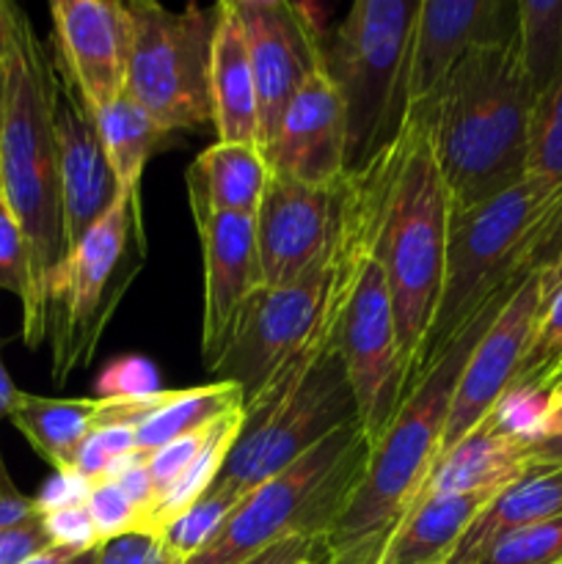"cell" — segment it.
<instances>
[{
    "label": "cell",
    "mask_w": 562,
    "mask_h": 564,
    "mask_svg": "<svg viewBox=\"0 0 562 564\" xmlns=\"http://www.w3.org/2000/svg\"><path fill=\"white\" fill-rule=\"evenodd\" d=\"M510 292L496 297L477 323L422 375L402 400L378 444L369 446L361 482L334 527L317 540L312 564H378L397 529L417 510L444 444L452 394L468 352L501 312Z\"/></svg>",
    "instance_id": "cell-1"
},
{
    "label": "cell",
    "mask_w": 562,
    "mask_h": 564,
    "mask_svg": "<svg viewBox=\"0 0 562 564\" xmlns=\"http://www.w3.org/2000/svg\"><path fill=\"white\" fill-rule=\"evenodd\" d=\"M532 105L512 39L472 50L424 108L408 110L428 127L452 213L527 180Z\"/></svg>",
    "instance_id": "cell-2"
},
{
    "label": "cell",
    "mask_w": 562,
    "mask_h": 564,
    "mask_svg": "<svg viewBox=\"0 0 562 564\" xmlns=\"http://www.w3.org/2000/svg\"><path fill=\"white\" fill-rule=\"evenodd\" d=\"M0 187L25 231L31 251L36 319L47 339V286L64 262L55 102L58 72L17 3L9 9V53L3 61Z\"/></svg>",
    "instance_id": "cell-3"
},
{
    "label": "cell",
    "mask_w": 562,
    "mask_h": 564,
    "mask_svg": "<svg viewBox=\"0 0 562 564\" xmlns=\"http://www.w3.org/2000/svg\"><path fill=\"white\" fill-rule=\"evenodd\" d=\"M378 154L375 257L389 281L397 339L411 391L419 352L439 303L452 204L422 119L406 116L395 141Z\"/></svg>",
    "instance_id": "cell-4"
},
{
    "label": "cell",
    "mask_w": 562,
    "mask_h": 564,
    "mask_svg": "<svg viewBox=\"0 0 562 564\" xmlns=\"http://www.w3.org/2000/svg\"><path fill=\"white\" fill-rule=\"evenodd\" d=\"M551 198L554 191L527 176L490 202L450 215L439 303L419 352L411 389L496 297L521 284L527 275L529 242L551 207Z\"/></svg>",
    "instance_id": "cell-5"
},
{
    "label": "cell",
    "mask_w": 562,
    "mask_h": 564,
    "mask_svg": "<svg viewBox=\"0 0 562 564\" xmlns=\"http://www.w3.org/2000/svg\"><path fill=\"white\" fill-rule=\"evenodd\" d=\"M422 0H356L320 39V66L336 86L347 124V169L389 147L406 121L413 25Z\"/></svg>",
    "instance_id": "cell-6"
},
{
    "label": "cell",
    "mask_w": 562,
    "mask_h": 564,
    "mask_svg": "<svg viewBox=\"0 0 562 564\" xmlns=\"http://www.w3.org/2000/svg\"><path fill=\"white\" fill-rule=\"evenodd\" d=\"M367 457L361 424H345L248 494L213 543L185 564H242L284 540H320L361 482Z\"/></svg>",
    "instance_id": "cell-7"
},
{
    "label": "cell",
    "mask_w": 562,
    "mask_h": 564,
    "mask_svg": "<svg viewBox=\"0 0 562 564\" xmlns=\"http://www.w3.org/2000/svg\"><path fill=\"white\" fill-rule=\"evenodd\" d=\"M147 251L141 193H121L58 264L47 286L55 383H66L75 369L91 364L105 328L147 262Z\"/></svg>",
    "instance_id": "cell-8"
},
{
    "label": "cell",
    "mask_w": 562,
    "mask_h": 564,
    "mask_svg": "<svg viewBox=\"0 0 562 564\" xmlns=\"http://www.w3.org/2000/svg\"><path fill=\"white\" fill-rule=\"evenodd\" d=\"M132 42L127 97L171 135L213 121L209 53L218 22L215 6L174 11L158 0H130Z\"/></svg>",
    "instance_id": "cell-9"
},
{
    "label": "cell",
    "mask_w": 562,
    "mask_h": 564,
    "mask_svg": "<svg viewBox=\"0 0 562 564\" xmlns=\"http://www.w3.org/2000/svg\"><path fill=\"white\" fill-rule=\"evenodd\" d=\"M350 422H358L356 400L347 383L345 364L331 347L284 402L259 422L242 424L240 438L213 488L246 499L259 485L290 468L320 441Z\"/></svg>",
    "instance_id": "cell-10"
},
{
    "label": "cell",
    "mask_w": 562,
    "mask_h": 564,
    "mask_svg": "<svg viewBox=\"0 0 562 564\" xmlns=\"http://www.w3.org/2000/svg\"><path fill=\"white\" fill-rule=\"evenodd\" d=\"M345 198L347 174L331 185H306L270 174L253 215L264 286H287L303 279L334 251L345 218Z\"/></svg>",
    "instance_id": "cell-11"
},
{
    "label": "cell",
    "mask_w": 562,
    "mask_h": 564,
    "mask_svg": "<svg viewBox=\"0 0 562 564\" xmlns=\"http://www.w3.org/2000/svg\"><path fill=\"white\" fill-rule=\"evenodd\" d=\"M55 53L61 80L77 94L88 113L127 94L132 20L121 0H55Z\"/></svg>",
    "instance_id": "cell-12"
},
{
    "label": "cell",
    "mask_w": 562,
    "mask_h": 564,
    "mask_svg": "<svg viewBox=\"0 0 562 564\" xmlns=\"http://www.w3.org/2000/svg\"><path fill=\"white\" fill-rule=\"evenodd\" d=\"M540 301H543V275L540 270H532L510 292L501 312L468 352L455 394H452L441 455L450 452L463 435L472 433L479 422H485L499 397L516 383L518 369L532 341Z\"/></svg>",
    "instance_id": "cell-13"
},
{
    "label": "cell",
    "mask_w": 562,
    "mask_h": 564,
    "mask_svg": "<svg viewBox=\"0 0 562 564\" xmlns=\"http://www.w3.org/2000/svg\"><path fill=\"white\" fill-rule=\"evenodd\" d=\"M518 33V0H422L408 66V110L424 108L457 64L477 47Z\"/></svg>",
    "instance_id": "cell-14"
},
{
    "label": "cell",
    "mask_w": 562,
    "mask_h": 564,
    "mask_svg": "<svg viewBox=\"0 0 562 564\" xmlns=\"http://www.w3.org/2000/svg\"><path fill=\"white\" fill-rule=\"evenodd\" d=\"M242 22L259 105V147L268 152L287 105L314 69L320 39L309 31L298 3L231 0Z\"/></svg>",
    "instance_id": "cell-15"
},
{
    "label": "cell",
    "mask_w": 562,
    "mask_h": 564,
    "mask_svg": "<svg viewBox=\"0 0 562 564\" xmlns=\"http://www.w3.org/2000/svg\"><path fill=\"white\" fill-rule=\"evenodd\" d=\"M191 213L204 259L202 358L204 367L213 372L229 347L248 301L264 286V275L259 264L253 215L207 213V209H191Z\"/></svg>",
    "instance_id": "cell-16"
},
{
    "label": "cell",
    "mask_w": 562,
    "mask_h": 564,
    "mask_svg": "<svg viewBox=\"0 0 562 564\" xmlns=\"http://www.w3.org/2000/svg\"><path fill=\"white\" fill-rule=\"evenodd\" d=\"M264 158L273 174L306 185H331L350 171L345 108L323 66L290 99Z\"/></svg>",
    "instance_id": "cell-17"
},
{
    "label": "cell",
    "mask_w": 562,
    "mask_h": 564,
    "mask_svg": "<svg viewBox=\"0 0 562 564\" xmlns=\"http://www.w3.org/2000/svg\"><path fill=\"white\" fill-rule=\"evenodd\" d=\"M55 143H58L61 226H64L66 257L83 240V235L114 207L121 191L105 158L94 116L83 108L77 94L61 80V75L58 102H55Z\"/></svg>",
    "instance_id": "cell-18"
},
{
    "label": "cell",
    "mask_w": 562,
    "mask_h": 564,
    "mask_svg": "<svg viewBox=\"0 0 562 564\" xmlns=\"http://www.w3.org/2000/svg\"><path fill=\"white\" fill-rule=\"evenodd\" d=\"M209 108L220 143L259 147V105L242 22L231 0L218 3L209 53ZM262 149V147H259Z\"/></svg>",
    "instance_id": "cell-19"
},
{
    "label": "cell",
    "mask_w": 562,
    "mask_h": 564,
    "mask_svg": "<svg viewBox=\"0 0 562 564\" xmlns=\"http://www.w3.org/2000/svg\"><path fill=\"white\" fill-rule=\"evenodd\" d=\"M527 471V444L510 438L490 419H485L472 433L463 435L450 452L439 457L419 505L435 499V496L505 490L507 485L516 482Z\"/></svg>",
    "instance_id": "cell-20"
},
{
    "label": "cell",
    "mask_w": 562,
    "mask_h": 564,
    "mask_svg": "<svg viewBox=\"0 0 562 564\" xmlns=\"http://www.w3.org/2000/svg\"><path fill=\"white\" fill-rule=\"evenodd\" d=\"M270 174L273 171L259 147L215 141L187 169L191 209L257 215Z\"/></svg>",
    "instance_id": "cell-21"
},
{
    "label": "cell",
    "mask_w": 562,
    "mask_h": 564,
    "mask_svg": "<svg viewBox=\"0 0 562 564\" xmlns=\"http://www.w3.org/2000/svg\"><path fill=\"white\" fill-rule=\"evenodd\" d=\"M556 516H562V468L529 466L479 512L450 564H474L505 534Z\"/></svg>",
    "instance_id": "cell-22"
},
{
    "label": "cell",
    "mask_w": 562,
    "mask_h": 564,
    "mask_svg": "<svg viewBox=\"0 0 562 564\" xmlns=\"http://www.w3.org/2000/svg\"><path fill=\"white\" fill-rule=\"evenodd\" d=\"M499 490L435 496L395 532L378 564H450L461 540Z\"/></svg>",
    "instance_id": "cell-23"
},
{
    "label": "cell",
    "mask_w": 562,
    "mask_h": 564,
    "mask_svg": "<svg viewBox=\"0 0 562 564\" xmlns=\"http://www.w3.org/2000/svg\"><path fill=\"white\" fill-rule=\"evenodd\" d=\"M9 422L53 471H72L80 446L97 430V397L64 400L20 391Z\"/></svg>",
    "instance_id": "cell-24"
},
{
    "label": "cell",
    "mask_w": 562,
    "mask_h": 564,
    "mask_svg": "<svg viewBox=\"0 0 562 564\" xmlns=\"http://www.w3.org/2000/svg\"><path fill=\"white\" fill-rule=\"evenodd\" d=\"M94 124H97L105 158H108L116 182H119V191L125 196L141 193L143 169L171 141V132L163 130L127 94L97 110Z\"/></svg>",
    "instance_id": "cell-25"
},
{
    "label": "cell",
    "mask_w": 562,
    "mask_h": 564,
    "mask_svg": "<svg viewBox=\"0 0 562 564\" xmlns=\"http://www.w3.org/2000/svg\"><path fill=\"white\" fill-rule=\"evenodd\" d=\"M246 397L240 386L229 380H213V383L193 386V389L171 391L169 400L136 427V449L152 455L160 446L191 435L196 430L209 427L229 413L242 411Z\"/></svg>",
    "instance_id": "cell-26"
},
{
    "label": "cell",
    "mask_w": 562,
    "mask_h": 564,
    "mask_svg": "<svg viewBox=\"0 0 562 564\" xmlns=\"http://www.w3.org/2000/svg\"><path fill=\"white\" fill-rule=\"evenodd\" d=\"M242 424H246V413L242 411L229 413V416L220 419V422L215 424L213 435H209V441L204 444V449L196 455V460H193L191 466L185 468V474H182V477L176 479V482L171 485L163 496H160V501L154 505L152 516H149L143 534H152V538H158V534L163 532L171 521H176L182 512L191 510V507L196 505V501L202 499L209 488H213V482L218 479V474L224 471L226 457H229V452L235 449L237 438H240Z\"/></svg>",
    "instance_id": "cell-27"
},
{
    "label": "cell",
    "mask_w": 562,
    "mask_h": 564,
    "mask_svg": "<svg viewBox=\"0 0 562 564\" xmlns=\"http://www.w3.org/2000/svg\"><path fill=\"white\" fill-rule=\"evenodd\" d=\"M518 61L532 99L562 75V0H518Z\"/></svg>",
    "instance_id": "cell-28"
},
{
    "label": "cell",
    "mask_w": 562,
    "mask_h": 564,
    "mask_svg": "<svg viewBox=\"0 0 562 564\" xmlns=\"http://www.w3.org/2000/svg\"><path fill=\"white\" fill-rule=\"evenodd\" d=\"M0 290L11 292L22 303V339L31 350L42 345V330L36 319V292H33L31 251H28L25 231L9 207L0 187Z\"/></svg>",
    "instance_id": "cell-29"
},
{
    "label": "cell",
    "mask_w": 562,
    "mask_h": 564,
    "mask_svg": "<svg viewBox=\"0 0 562 564\" xmlns=\"http://www.w3.org/2000/svg\"><path fill=\"white\" fill-rule=\"evenodd\" d=\"M543 301L516 383H549L562 367V262L540 270Z\"/></svg>",
    "instance_id": "cell-30"
},
{
    "label": "cell",
    "mask_w": 562,
    "mask_h": 564,
    "mask_svg": "<svg viewBox=\"0 0 562 564\" xmlns=\"http://www.w3.org/2000/svg\"><path fill=\"white\" fill-rule=\"evenodd\" d=\"M527 176L549 191H562V75L532 105Z\"/></svg>",
    "instance_id": "cell-31"
},
{
    "label": "cell",
    "mask_w": 562,
    "mask_h": 564,
    "mask_svg": "<svg viewBox=\"0 0 562 564\" xmlns=\"http://www.w3.org/2000/svg\"><path fill=\"white\" fill-rule=\"evenodd\" d=\"M240 501L242 499H237V496L224 494V490L218 488H209L191 510L182 512L176 521H171L169 527L158 534V540L165 545V551H171V554L176 556V560L191 562L193 556H198L209 543H213V538L220 532L226 518L240 507Z\"/></svg>",
    "instance_id": "cell-32"
},
{
    "label": "cell",
    "mask_w": 562,
    "mask_h": 564,
    "mask_svg": "<svg viewBox=\"0 0 562 564\" xmlns=\"http://www.w3.org/2000/svg\"><path fill=\"white\" fill-rule=\"evenodd\" d=\"M551 411V391L545 383H512L505 394L499 397V402L494 405V411L485 419L496 424L501 433H507L510 438L521 441V444H534V441L543 438L545 422H549Z\"/></svg>",
    "instance_id": "cell-33"
},
{
    "label": "cell",
    "mask_w": 562,
    "mask_h": 564,
    "mask_svg": "<svg viewBox=\"0 0 562 564\" xmlns=\"http://www.w3.org/2000/svg\"><path fill=\"white\" fill-rule=\"evenodd\" d=\"M474 564H562V516L505 534Z\"/></svg>",
    "instance_id": "cell-34"
},
{
    "label": "cell",
    "mask_w": 562,
    "mask_h": 564,
    "mask_svg": "<svg viewBox=\"0 0 562 564\" xmlns=\"http://www.w3.org/2000/svg\"><path fill=\"white\" fill-rule=\"evenodd\" d=\"M97 400H138V397L158 394L160 372L149 358L121 356L102 369L94 383Z\"/></svg>",
    "instance_id": "cell-35"
},
{
    "label": "cell",
    "mask_w": 562,
    "mask_h": 564,
    "mask_svg": "<svg viewBox=\"0 0 562 564\" xmlns=\"http://www.w3.org/2000/svg\"><path fill=\"white\" fill-rule=\"evenodd\" d=\"M86 507L102 543L141 532V516L116 482H94Z\"/></svg>",
    "instance_id": "cell-36"
},
{
    "label": "cell",
    "mask_w": 562,
    "mask_h": 564,
    "mask_svg": "<svg viewBox=\"0 0 562 564\" xmlns=\"http://www.w3.org/2000/svg\"><path fill=\"white\" fill-rule=\"evenodd\" d=\"M215 424H209V427H204V430H196V433H191V435H182V438L171 441V444L160 446V449H154L152 455H147V468H149V477H152L154 496H158V501H160V496H163L165 490H169L171 485L182 477V474H185V468L196 460V455L204 449V444L209 441V435H213ZM158 501H154V505H158Z\"/></svg>",
    "instance_id": "cell-37"
},
{
    "label": "cell",
    "mask_w": 562,
    "mask_h": 564,
    "mask_svg": "<svg viewBox=\"0 0 562 564\" xmlns=\"http://www.w3.org/2000/svg\"><path fill=\"white\" fill-rule=\"evenodd\" d=\"M42 527L47 532L50 543L58 545V549L75 551V554H88V551H97L102 545L86 505L47 512V516H42Z\"/></svg>",
    "instance_id": "cell-38"
},
{
    "label": "cell",
    "mask_w": 562,
    "mask_h": 564,
    "mask_svg": "<svg viewBox=\"0 0 562 564\" xmlns=\"http://www.w3.org/2000/svg\"><path fill=\"white\" fill-rule=\"evenodd\" d=\"M94 564H185L152 534H125L97 549Z\"/></svg>",
    "instance_id": "cell-39"
},
{
    "label": "cell",
    "mask_w": 562,
    "mask_h": 564,
    "mask_svg": "<svg viewBox=\"0 0 562 564\" xmlns=\"http://www.w3.org/2000/svg\"><path fill=\"white\" fill-rule=\"evenodd\" d=\"M562 262V191L554 193L527 251V273Z\"/></svg>",
    "instance_id": "cell-40"
},
{
    "label": "cell",
    "mask_w": 562,
    "mask_h": 564,
    "mask_svg": "<svg viewBox=\"0 0 562 564\" xmlns=\"http://www.w3.org/2000/svg\"><path fill=\"white\" fill-rule=\"evenodd\" d=\"M91 488L94 485L77 471H53V477L42 485L33 501H36L39 512L47 516V512L66 510V507H83L91 496Z\"/></svg>",
    "instance_id": "cell-41"
},
{
    "label": "cell",
    "mask_w": 562,
    "mask_h": 564,
    "mask_svg": "<svg viewBox=\"0 0 562 564\" xmlns=\"http://www.w3.org/2000/svg\"><path fill=\"white\" fill-rule=\"evenodd\" d=\"M50 538L42 527V518L39 521L25 523V527L3 529L0 532V564H20L28 556L39 554V551L50 549Z\"/></svg>",
    "instance_id": "cell-42"
},
{
    "label": "cell",
    "mask_w": 562,
    "mask_h": 564,
    "mask_svg": "<svg viewBox=\"0 0 562 564\" xmlns=\"http://www.w3.org/2000/svg\"><path fill=\"white\" fill-rule=\"evenodd\" d=\"M314 549H317V540L292 538L284 540V543L270 545L268 551L251 556V560L242 564H306L314 560Z\"/></svg>",
    "instance_id": "cell-43"
},
{
    "label": "cell",
    "mask_w": 562,
    "mask_h": 564,
    "mask_svg": "<svg viewBox=\"0 0 562 564\" xmlns=\"http://www.w3.org/2000/svg\"><path fill=\"white\" fill-rule=\"evenodd\" d=\"M39 518H42V512H39L33 496H22L20 490L17 494H3L0 490V532L3 529L25 527V523L39 521Z\"/></svg>",
    "instance_id": "cell-44"
},
{
    "label": "cell",
    "mask_w": 562,
    "mask_h": 564,
    "mask_svg": "<svg viewBox=\"0 0 562 564\" xmlns=\"http://www.w3.org/2000/svg\"><path fill=\"white\" fill-rule=\"evenodd\" d=\"M17 394H20V391H17L14 380H11L9 369H6V364H3V352H0V422H3V419H9L11 408H14V402H17ZM0 490H3V494H17V488L11 485L9 471H6L3 452H0Z\"/></svg>",
    "instance_id": "cell-45"
},
{
    "label": "cell",
    "mask_w": 562,
    "mask_h": 564,
    "mask_svg": "<svg viewBox=\"0 0 562 564\" xmlns=\"http://www.w3.org/2000/svg\"><path fill=\"white\" fill-rule=\"evenodd\" d=\"M529 466H543V468H562V435H549L527 449Z\"/></svg>",
    "instance_id": "cell-46"
},
{
    "label": "cell",
    "mask_w": 562,
    "mask_h": 564,
    "mask_svg": "<svg viewBox=\"0 0 562 564\" xmlns=\"http://www.w3.org/2000/svg\"><path fill=\"white\" fill-rule=\"evenodd\" d=\"M545 386L551 391V411L543 430V438H549V435H562V367L551 375V380Z\"/></svg>",
    "instance_id": "cell-47"
},
{
    "label": "cell",
    "mask_w": 562,
    "mask_h": 564,
    "mask_svg": "<svg viewBox=\"0 0 562 564\" xmlns=\"http://www.w3.org/2000/svg\"><path fill=\"white\" fill-rule=\"evenodd\" d=\"M77 556H83V554H75V551H69V549H58V545H50V549L28 556V560L20 564H72Z\"/></svg>",
    "instance_id": "cell-48"
},
{
    "label": "cell",
    "mask_w": 562,
    "mask_h": 564,
    "mask_svg": "<svg viewBox=\"0 0 562 564\" xmlns=\"http://www.w3.org/2000/svg\"><path fill=\"white\" fill-rule=\"evenodd\" d=\"M9 0H0V64L6 61V53H9Z\"/></svg>",
    "instance_id": "cell-49"
},
{
    "label": "cell",
    "mask_w": 562,
    "mask_h": 564,
    "mask_svg": "<svg viewBox=\"0 0 562 564\" xmlns=\"http://www.w3.org/2000/svg\"><path fill=\"white\" fill-rule=\"evenodd\" d=\"M94 556H97V551H88V554L77 556V560L72 562V564H94Z\"/></svg>",
    "instance_id": "cell-50"
},
{
    "label": "cell",
    "mask_w": 562,
    "mask_h": 564,
    "mask_svg": "<svg viewBox=\"0 0 562 564\" xmlns=\"http://www.w3.org/2000/svg\"><path fill=\"white\" fill-rule=\"evenodd\" d=\"M3 80L6 75H3V64H0V121H3Z\"/></svg>",
    "instance_id": "cell-51"
},
{
    "label": "cell",
    "mask_w": 562,
    "mask_h": 564,
    "mask_svg": "<svg viewBox=\"0 0 562 564\" xmlns=\"http://www.w3.org/2000/svg\"><path fill=\"white\" fill-rule=\"evenodd\" d=\"M306 564H312V562H306Z\"/></svg>",
    "instance_id": "cell-52"
}]
</instances>
